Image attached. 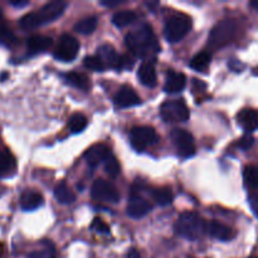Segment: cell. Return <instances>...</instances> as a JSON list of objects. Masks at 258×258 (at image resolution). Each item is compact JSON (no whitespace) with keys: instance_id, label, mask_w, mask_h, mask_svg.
Here are the masks:
<instances>
[{"instance_id":"obj_27","label":"cell","mask_w":258,"mask_h":258,"mask_svg":"<svg viewBox=\"0 0 258 258\" xmlns=\"http://www.w3.org/2000/svg\"><path fill=\"white\" fill-rule=\"evenodd\" d=\"M96 27H97V18L96 17H88L85 19L80 20L75 24V30L80 34H92L95 32Z\"/></svg>"},{"instance_id":"obj_29","label":"cell","mask_w":258,"mask_h":258,"mask_svg":"<svg viewBox=\"0 0 258 258\" xmlns=\"http://www.w3.org/2000/svg\"><path fill=\"white\" fill-rule=\"evenodd\" d=\"M243 179H244V184H246L249 189H257L258 188V166H254V165L246 166L243 170Z\"/></svg>"},{"instance_id":"obj_39","label":"cell","mask_w":258,"mask_h":258,"mask_svg":"<svg viewBox=\"0 0 258 258\" xmlns=\"http://www.w3.org/2000/svg\"><path fill=\"white\" fill-rule=\"evenodd\" d=\"M251 258H258V257H251Z\"/></svg>"},{"instance_id":"obj_6","label":"cell","mask_w":258,"mask_h":258,"mask_svg":"<svg viewBox=\"0 0 258 258\" xmlns=\"http://www.w3.org/2000/svg\"><path fill=\"white\" fill-rule=\"evenodd\" d=\"M160 115L165 122H185L190 113L183 100H171L160 106Z\"/></svg>"},{"instance_id":"obj_23","label":"cell","mask_w":258,"mask_h":258,"mask_svg":"<svg viewBox=\"0 0 258 258\" xmlns=\"http://www.w3.org/2000/svg\"><path fill=\"white\" fill-rule=\"evenodd\" d=\"M136 20V13L133 10H121L112 17V23L118 28L127 27Z\"/></svg>"},{"instance_id":"obj_25","label":"cell","mask_w":258,"mask_h":258,"mask_svg":"<svg viewBox=\"0 0 258 258\" xmlns=\"http://www.w3.org/2000/svg\"><path fill=\"white\" fill-rule=\"evenodd\" d=\"M212 54L209 52H201L194 55L190 60V67L198 72H203L211 64Z\"/></svg>"},{"instance_id":"obj_9","label":"cell","mask_w":258,"mask_h":258,"mask_svg":"<svg viewBox=\"0 0 258 258\" xmlns=\"http://www.w3.org/2000/svg\"><path fill=\"white\" fill-rule=\"evenodd\" d=\"M91 196L95 201H103L108 202V203H117L120 202V193L116 189L113 184L110 181L103 180V179H98L92 184L91 188Z\"/></svg>"},{"instance_id":"obj_12","label":"cell","mask_w":258,"mask_h":258,"mask_svg":"<svg viewBox=\"0 0 258 258\" xmlns=\"http://www.w3.org/2000/svg\"><path fill=\"white\" fill-rule=\"evenodd\" d=\"M113 103L120 108H127L140 105L141 100L133 88L127 87V86H123V87H121L117 91V93L113 97Z\"/></svg>"},{"instance_id":"obj_3","label":"cell","mask_w":258,"mask_h":258,"mask_svg":"<svg viewBox=\"0 0 258 258\" xmlns=\"http://www.w3.org/2000/svg\"><path fill=\"white\" fill-rule=\"evenodd\" d=\"M206 226L207 223L199 214L194 212H184L175 222L174 231L179 237L189 241H196L206 233Z\"/></svg>"},{"instance_id":"obj_21","label":"cell","mask_w":258,"mask_h":258,"mask_svg":"<svg viewBox=\"0 0 258 258\" xmlns=\"http://www.w3.org/2000/svg\"><path fill=\"white\" fill-rule=\"evenodd\" d=\"M52 38L47 35H32L28 39V48L32 52H44L48 48L52 47Z\"/></svg>"},{"instance_id":"obj_5","label":"cell","mask_w":258,"mask_h":258,"mask_svg":"<svg viewBox=\"0 0 258 258\" xmlns=\"http://www.w3.org/2000/svg\"><path fill=\"white\" fill-rule=\"evenodd\" d=\"M236 34V23L231 19H224L219 22L211 30V34L208 38V44L213 49L224 47L229 44Z\"/></svg>"},{"instance_id":"obj_22","label":"cell","mask_w":258,"mask_h":258,"mask_svg":"<svg viewBox=\"0 0 258 258\" xmlns=\"http://www.w3.org/2000/svg\"><path fill=\"white\" fill-rule=\"evenodd\" d=\"M54 198L60 204H72L76 201V196L70 186L64 183H60L54 189Z\"/></svg>"},{"instance_id":"obj_28","label":"cell","mask_w":258,"mask_h":258,"mask_svg":"<svg viewBox=\"0 0 258 258\" xmlns=\"http://www.w3.org/2000/svg\"><path fill=\"white\" fill-rule=\"evenodd\" d=\"M173 191L169 188H159L153 191V199L161 207L170 206L173 203Z\"/></svg>"},{"instance_id":"obj_35","label":"cell","mask_w":258,"mask_h":258,"mask_svg":"<svg viewBox=\"0 0 258 258\" xmlns=\"http://www.w3.org/2000/svg\"><path fill=\"white\" fill-rule=\"evenodd\" d=\"M122 0H115V2H111V0H107V2H101V5L107 8H113V7H118L120 4H122Z\"/></svg>"},{"instance_id":"obj_10","label":"cell","mask_w":258,"mask_h":258,"mask_svg":"<svg viewBox=\"0 0 258 258\" xmlns=\"http://www.w3.org/2000/svg\"><path fill=\"white\" fill-rule=\"evenodd\" d=\"M171 140L178 153L184 158H190L196 154L194 139L189 131L183 130V128H174L171 131Z\"/></svg>"},{"instance_id":"obj_26","label":"cell","mask_w":258,"mask_h":258,"mask_svg":"<svg viewBox=\"0 0 258 258\" xmlns=\"http://www.w3.org/2000/svg\"><path fill=\"white\" fill-rule=\"evenodd\" d=\"M87 117L83 113H73L68 120V128L72 134L82 133L86 127H87Z\"/></svg>"},{"instance_id":"obj_30","label":"cell","mask_w":258,"mask_h":258,"mask_svg":"<svg viewBox=\"0 0 258 258\" xmlns=\"http://www.w3.org/2000/svg\"><path fill=\"white\" fill-rule=\"evenodd\" d=\"M105 164V171L110 178H117L120 175V171H121V166L120 163L117 161V159L115 158L113 155H108V158L103 161Z\"/></svg>"},{"instance_id":"obj_15","label":"cell","mask_w":258,"mask_h":258,"mask_svg":"<svg viewBox=\"0 0 258 258\" xmlns=\"http://www.w3.org/2000/svg\"><path fill=\"white\" fill-rule=\"evenodd\" d=\"M206 232H208L212 237L219 239V241H231L234 237V232L231 227L221 223V222H209L206 226Z\"/></svg>"},{"instance_id":"obj_11","label":"cell","mask_w":258,"mask_h":258,"mask_svg":"<svg viewBox=\"0 0 258 258\" xmlns=\"http://www.w3.org/2000/svg\"><path fill=\"white\" fill-rule=\"evenodd\" d=\"M97 57L102 60L103 66L113 70H122V57L117 54L111 44H103L97 49Z\"/></svg>"},{"instance_id":"obj_2","label":"cell","mask_w":258,"mask_h":258,"mask_svg":"<svg viewBox=\"0 0 258 258\" xmlns=\"http://www.w3.org/2000/svg\"><path fill=\"white\" fill-rule=\"evenodd\" d=\"M125 43L128 49L138 57H148L151 52H158L159 49L153 28L149 24H143L138 29L128 33L125 38Z\"/></svg>"},{"instance_id":"obj_20","label":"cell","mask_w":258,"mask_h":258,"mask_svg":"<svg viewBox=\"0 0 258 258\" xmlns=\"http://www.w3.org/2000/svg\"><path fill=\"white\" fill-rule=\"evenodd\" d=\"M140 82L146 87H154L158 82V77H156V71L154 68V64L150 62H145L140 66L138 72Z\"/></svg>"},{"instance_id":"obj_38","label":"cell","mask_w":258,"mask_h":258,"mask_svg":"<svg viewBox=\"0 0 258 258\" xmlns=\"http://www.w3.org/2000/svg\"><path fill=\"white\" fill-rule=\"evenodd\" d=\"M249 5H251V7L253 8L254 10H257V12H258V0H254V2H251V4H249Z\"/></svg>"},{"instance_id":"obj_36","label":"cell","mask_w":258,"mask_h":258,"mask_svg":"<svg viewBox=\"0 0 258 258\" xmlns=\"http://www.w3.org/2000/svg\"><path fill=\"white\" fill-rule=\"evenodd\" d=\"M126 258H141V256H140V253L138 252V249L131 248L130 251L127 252V256H126Z\"/></svg>"},{"instance_id":"obj_17","label":"cell","mask_w":258,"mask_h":258,"mask_svg":"<svg viewBox=\"0 0 258 258\" xmlns=\"http://www.w3.org/2000/svg\"><path fill=\"white\" fill-rule=\"evenodd\" d=\"M238 123L242 126L243 130L247 133H252V131L258 128V113L251 108H244L237 116Z\"/></svg>"},{"instance_id":"obj_18","label":"cell","mask_w":258,"mask_h":258,"mask_svg":"<svg viewBox=\"0 0 258 258\" xmlns=\"http://www.w3.org/2000/svg\"><path fill=\"white\" fill-rule=\"evenodd\" d=\"M186 78L183 73L179 72H171L168 73V77H166L165 86H164V90L165 92L169 93H178L180 91H183V88L185 87Z\"/></svg>"},{"instance_id":"obj_8","label":"cell","mask_w":258,"mask_h":258,"mask_svg":"<svg viewBox=\"0 0 258 258\" xmlns=\"http://www.w3.org/2000/svg\"><path fill=\"white\" fill-rule=\"evenodd\" d=\"M80 50V43L75 37L70 34H63L58 40L57 48H55L54 58L62 62H72L78 54Z\"/></svg>"},{"instance_id":"obj_37","label":"cell","mask_w":258,"mask_h":258,"mask_svg":"<svg viewBox=\"0 0 258 258\" xmlns=\"http://www.w3.org/2000/svg\"><path fill=\"white\" fill-rule=\"evenodd\" d=\"M10 4L13 5V7H25V5L29 4V2H27V0H24V2H10Z\"/></svg>"},{"instance_id":"obj_16","label":"cell","mask_w":258,"mask_h":258,"mask_svg":"<svg viewBox=\"0 0 258 258\" xmlns=\"http://www.w3.org/2000/svg\"><path fill=\"white\" fill-rule=\"evenodd\" d=\"M43 204V196L39 191L25 190L20 196V207L23 211H34Z\"/></svg>"},{"instance_id":"obj_14","label":"cell","mask_w":258,"mask_h":258,"mask_svg":"<svg viewBox=\"0 0 258 258\" xmlns=\"http://www.w3.org/2000/svg\"><path fill=\"white\" fill-rule=\"evenodd\" d=\"M110 155V150L105 144H96L91 146L85 154V159L90 166H97L98 164L103 163Z\"/></svg>"},{"instance_id":"obj_13","label":"cell","mask_w":258,"mask_h":258,"mask_svg":"<svg viewBox=\"0 0 258 258\" xmlns=\"http://www.w3.org/2000/svg\"><path fill=\"white\" fill-rule=\"evenodd\" d=\"M151 209H153V207H151V204L146 199L141 198L139 196H133L130 198V201H128L127 209L126 211H127L128 217H131L134 219H139L150 213Z\"/></svg>"},{"instance_id":"obj_32","label":"cell","mask_w":258,"mask_h":258,"mask_svg":"<svg viewBox=\"0 0 258 258\" xmlns=\"http://www.w3.org/2000/svg\"><path fill=\"white\" fill-rule=\"evenodd\" d=\"M27 258H55V251L50 243L47 244L43 249H38V251L32 252Z\"/></svg>"},{"instance_id":"obj_19","label":"cell","mask_w":258,"mask_h":258,"mask_svg":"<svg viewBox=\"0 0 258 258\" xmlns=\"http://www.w3.org/2000/svg\"><path fill=\"white\" fill-rule=\"evenodd\" d=\"M17 169V161L9 150H0V178L10 176Z\"/></svg>"},{"instance_id":"obj_33","label":"cell","mask_w":258,"mask_h":258,"mask_svg":"<svg viewBox=\"0 0 258 258\" xmlns=\"http://www.w3.org/2000/svg\"><path fill=\"white\" fill-rule=\"evenodd\" d=\"M91 228H92L93 231L97 232V233L110 234V227H108L107 224H106L105 222H103L102 219H100V218L93 219L92 224H91Z\"/></svg>"},{"instance_id":"obj_24","label":"cell","mask_w":258,"mask_h":258,"mask_svg":"<svg viewBox=\"0 0 258 258\" xmlns=\"http://www.w3.org/2000/svg\"><path fill=\"white\" fill-rule=\"evenodd\" d=\"M66 78H67L68 83H71V85L75 86V87L80 88V90H83V91L90 90L91 87L90 78H88L86 75H83V73L71 72L66 76Z\"/></svg>"},{"instance_id":"obj_4","label":"cell","mask_w":258,"mask_h":258,"mask_svg":"<svg viewBox=\"0 0 258 258\" xmlns=\"http://www.w3.org/2000/svg\"><path fill=\"white\" fill-rule=\"evenodd\" d=\"M191 28V19L186 14L178 13L173 15L170 19L166 22L165 29H164V35L166 40L171 43H176L183 39L189 33Z\"/></svg>"},{"instance_id":"obj_34","label":"cell","mask_w":258,"mask_h":258,"mask_svg":"<svg viewBox=\"0 0 258 258\" xmlns=\"http://www.w3.org/2000/svg\"><path fill=\"white\" fill-rule=\"evenodd\" d=\"M253 143H254L253 138H252L251 135H246V136H243L241 140H239L238 146L241 149H243V150H248V149L253 145Z\"/></svg>"},{"instance_id":"obj_31","label":"cell","mask_w":258,"mask_h":258,"mask_svg":"<svg viewBox=\"0 0 258 258\" xmlns=\"http://www.w3.org/2000/svg\"><path fill=\"white\" fill-rule=\"evenodd\" d=\"M83 64L88 68V70L96 71V72H102L105 71V66H103L102 60L97 57V55H88L83 59Z\"/></svg>"},{"instance_id":"obj_1","label":"cell","mask_w":258,"mask_h":258,"mask_svg":"<svg viewBox=\"0 0 258 258\" xmlns=\"http://www.w3.org/2000/svg\"><path fill=\"white\" fill-rule=\"evenodd\" d=\"M66 7H67V4L64 2H59V0L48 3V4L43 5L38 10L25 14L19 22L20 28L25 30H30L34 29V28L42 27V25L49 24V23L54 22L55 19H58L63 14Z\"/></svg>"},{"instance_id":"obj_7","label":"cell","mask_w":258,"mask_h":258,"mask_svg":"<svg viewBox=\"0 0 258 258\" xmlns=\"http://www.w3.org/2000/svg\"><path fill=\"white\" fill-rule=\"evenodd\" d=\"M130 141L134 149L143 151L158 143V135L151 126H136L131 130Z\"/></svg>"}]
</instances>
